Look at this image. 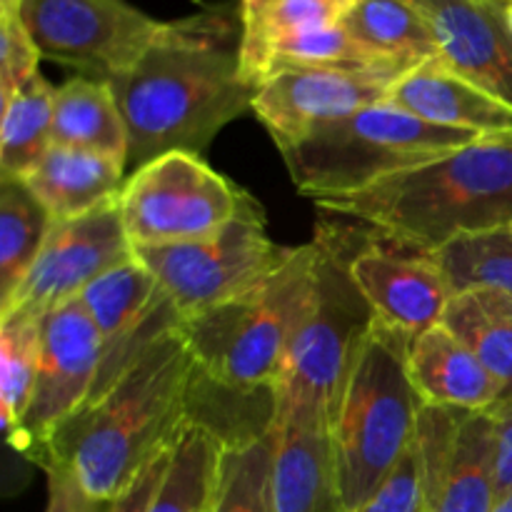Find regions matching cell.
<instances>
[{"label": "cell", "instance_id": "obj_22", "mask_svg": "<svg viewBox=\"0 0 512 512\" xmlns=\"http://www.w3.org/2000/svg\"><path fill=\"white\" fill-rule=\"evenodd\" d=\"M495 505H498L495 428L493 418L485 410V413H470L460 425L428 510L493 512Z\"/></svg>", "mask_w": 512, "mask_h": 512}, {"label": "cell", "instance_id": "obj_31", "mask_svg": "<svg viewBox=\"0 0 512 512\" xmlns=\"http://www.w3.org/2000/svg\"><path fill=\"white\" fill-rule=\"evenodd\" d=\"M443 325L463 340L500 388V403L512 398V320L490 308L478 293L450 300Z\"/></svg>", "mask_w": 512, "mask_h": 512}, {"label": "cell", "instance_id": "obj_33", "mask_svg": "<svg viewBox=\"0 0 512 512\" xmlns=\"http://www.w3.org/2000/svg\"><path fill=\"white\" fill-rule=\"evenodd\" d=\"M43 60L30 38L20 13H0V100L8 103L33 75Z\"/></svg>", "mask_w": 512, "mask_h": 512}, {"label": "cell", "instance_id": "obj_6", "mask_svg": "<svg viewBox=\"0 0 512 512\" xmlns=\"http://www.w3.org/2000/svg\"><path fill=\"white\" fill-rule=\"evenodd\" d=\"M478 138L465 130L440 128L383 100L278 150L298 193L315 203L360 193Z\"/></svg>", "mask_w": 512, "mask_h": 512}, {"label": "cell", "instance_id": "obj_37", "mask_svg": "<svg viewBox=\"0 0 512 512\" xmlns=\"http://www.w3.org/2000/svg\"><path fill=\"white\" fill-rule=\"evenodd\" d=\"M170 453L160 455L155 463H150L143 473L138 475L133 485L120 495L118 500L113 503V510L110 512H148L150 503H153V495L158 490L160 480H163L165 468H168Z\"/></svg>", "mask_w": 512, "mask_h": 512}, {"label": "cell", "instance_id": "obj_5", "mask_svg": "<svg viewBox=\"0 0 512 512\" xmlns=\"http://www.w3.org/2000/svg\"><path fill=\"white\" fill-rule=\"evenodd\" d=\"M413 340L375 320L333 423L340 512L365 503L413 445L423 400L408 375Z\"/></svg>", "mask_w": 512, "mask_h": 512}, {"label": "cell", "instance_id": "obj_8", "mask_svg": "<svg viewBox=\"0 0 512 512\" xmlns=\"http://www.w3.org/2000/svg\"><path fill=\"white\" fill-rule=\"evenodd\" d=\"M120 215L135 248L180 245L218 233L233 220L263 213L245 190L200 155L173 150L128 175Z\"/></svg>", "mask_w": 512, "mask_h": 512}, {"label": "cell", "instance_id": "obj_18", "mask_svg": "<svg viewBox=\"0 0 512 512\" xmlns=\"http://www.w3.org/2000/svg\"><path fill=\"white\" fill-rule=\"evenodd\" d=\"M388 100L440 128L485 135L512 133V108L465 80L440 58L408 70L390 85Z\"/></svg>", "mask_w": 512, "mask_h": 512}, {"label": "cell", "instance_id": "obj_24", "mask_svg": "<svg viewBox=\"0 0 512 512\" xmlns=\"http://www.w3.org/2000/svg\"><path fill=\"white\" fill-rule=\"evenodd\" d=\"M225 440L203 420H190L170 450L168 468L148 512H213Z\"/></svg>", "mask_w": 512, "mask_h": 512}, {"label": "cell", "instance_id": "obj_21", "mask_svg": "<svg viewBox=\"0 0 512 512\" xmlns=\"http://www.w3.org/2000/svg\"><path fill=\"white\" fill-rule=\"evenodd\" d=\"M53 145L113 155L128 163V125L108 80L78 75L55 88Z\"/></svg>", "mask_w": 512, "mask_h": 512}, {"label": "cell", "instance_id": "obj_14", "mask_svg": "<svg viewBox=\"0 0 512 512\" xmlns=\"http://www.w3.org/2000/svg\"><path fill=\"white\" fill-rule=\"evenodd\" d=\"M400 73L280 70L258 85L253 113L278 148L368 105L388 100Z\"/></svg>", "mask_w": 512, "mask_h": 512}, {"label": "cell", "instance_id": "obj_4", "mask_svg": "<svg viewBox=\"0 0 512 512\" xmlns=\"http://www.w3.org/2000/svg\"><path fill=\"white\" fill-rule=\"evenodd\" d=\"M318 240L290 248L260 285L180 325L200 375L233 393H275L285 355L315 288Z\"/></svg>", "mask_w": 512, "mask_h": 512}, {"label": "cell", "instance_id": "obj_39", "mask_svg": "<svg viewBox=\"0 0 512 512\" xmlns=\"http://www.w3.org/2000/svg\"><path fill=\"white\" fill-rule=\"evenodd\" d=\"M23 0H0V13H20Z\"/></svg>", "mask_w": 512, "mask_h": 512}, {"label": "cell", "instance_id": "obj_9", "mask_svg": "<svg viewBox=\"0 0 512 512\" xmlns=\"http://www.w3.org/2000/svg\"><path fill=\"white\" fill-rule=\"evenodd\" d=\"M288 253L270 240L263 213L233 220L193 243L135 248V258L155 275L183 323L253 290Z\"/></svg>", "mask_w": 512, "mask_h": 512}, {"label": "cell", "instance_id": "obj_23", "mask_svg": "<svg viewBox=\"0 0 512 512\" xmlns=\"http://www.w3.org/2000/svg\"><path fill=\"white\" fill-rule=\"evenodd\" d=\"M340 25L380 58L408 70L440 58L433 28L410 0H353Z\"/></svg>", "mask_w": 512, "mask_h": 512}, {"label": "cell", "instance_id": "obj_1", "mask_svg": "<svg viewBox=\"0 0 512 512\" xmlns=\"http://www.w3.org/2000/svg\"><path fill=\"white\" fill-rule=\"evenodd\" d=\"M110 85L128 125V175L173 150L203 155L258 93L240 65V23L223 8L165 23Z\"/></svg>", "mask_w": 512, "mask_h": 512}, {"label": "cell", "instance_id": "obj_17", "mask_svg": "<svg viewBox=\"0 0 512 512\" xmlns=\"http://www.w3.org/2000/svg\"><path fill=\"white\" fill-rule=\"evenodd\" d=\"M275 512H340L333 425L303 415H270Z\"/></svg>", "mask_w": 512, "mask_h": 512}, {"label": "cell", "instance_id": "obj_13", "mask_svg": "<svg viewBox=\"0 0 512 512\" xmlns=\"http://www.w3.org/2000/svg\"><path fill=\"white\" fill-rule=\"evenodd\" d=\"M78 300L100 335V373L90 400L100 398L160 338L183 325L173 300L138 258L95 280Z\"/></svg>", "mask_w": 512, "mask_h": 512}, {"label": "cell", "instance_id": "obj_41", "mask_svg": "<svg viewBox=\"0 0 512 512\" xmlns=\"http://www.w3.org/2000/svg\"><path fill=\"white\" fill-rule=\"evenodd\" d=\"M335 3H338L340 8H343V13H345V10H348V5L353 3V0H335Z\"/></svg>", "mask_w": 512, "mask_h": 512}, {"label": "cell", "instance_id": "obj_32", "mask_svg": "<svg viewBox=\"0 0 512 512\" xmlns=\"http://www.w3.org/2000/svg\"><path fill=\"white\" fill-rule=\"evenodd\" d=\"M433 258L455 295L475 290L512 295V235L508 230L460 238Z\"/></svg>", "mask_w": 512, "mask_h": 512}, {"label": "cell", "instance_id": "obj_45", "mask_svg": "<svg viewBox=\"0 0 512 512\" xmlns=\"http://www.w3.org/2000/svg\"><path fill=\"white\" fill-rule=\"evenodd\" d=\"M425 512H430V510H425Z\"/></svg>", "mask_w": 512, "mask_h": 512}, {"label": "cell", "instance_id": "obj_40", "mask_svg": "<svg viewBox=\"0 0 512 512\" xmlns=\"http://www.w3.org/2000/svg\"><path fill=\"white\" fill-rule=\"evenodd\" d=\"M493 512H512V493L505 495V498L498 500V505H495Z\"/></svg>", "mask_w": 512, "mask_h": 512}, {"label": "cell", "instance_id": "obj_43", "mask_svg": "<svg viewBox=\"0 0 512 512\" xmlns=\"http://www.w3.org/2000/svg\"><path fill=\"white\" fill-rule=\"evenodd\" d=\"M505 230H508V233L512 235V223H510V225H508V228H505Z\"/></svg>", "mask_w": 512, "mask_h": 512}, {"label": "cell", "instance_id": "obj_3", "mask_svg": "<svg viewBox=\"0 0 512 512\" xmlns=\"http://www.w3.org/2000/svg\"><path fill=\"white\" fill-rule=\"evenodd\" d=\"M315 205L423 255L460 238L505 230L512 223V133L485 135L360 193Z\"/></svg>", "mask_w": 512, "mask_h": 512}, {"label": "cell", "instance_id": "obj_27", "mask_svg": "<svg viewBox=\"0 0 512 512\" xmlns=\"http://www.w3.org/2000/svg\"><path fill=\"white\" fill-rule=\"evenodd\" d=\"M280 70H350V73H400L408 68L380 58L353 38L340 23L305 30L278 40L263 60L260 83Z\"/></svg>", "mask_w": 512, "mask_h": 512}, {"label": "cell", "instance_id": "obj_36", "mask_svg": "<svg viewBox=\"0 0 512 512\" xmlns=\"http://www.w3.org/2000/svg\"><path fill=\"white\" fill-rule=\"evenodd\" d=\"M495 428V485L498 500L512 493V398L488 410Z\"/></svg>", "mask_w": 512, "mask_h": 512}, {"label": "cell", "instance_id": "obj_30", "mask_svg": "<svg viewBox=\"0 0 512 512\" xmlns=\"http://www.w3.org/2000/svg\"><path fill=\"white\" fill-rule=\"evenodd\" d=\"M43 353V318L28 313H8L0 318V413L8 443L18 435L23 415L33 395Z\"/></svg>", "mask_w": 512, "mask_h": 512}, {"label": "cell", "instance_id": "obj_11", "mask_svg": "<svg viewBox=\"0 0 512 512\" xmlns=\"http://www.w3.org/2000/svg\"><path fill=\"white\" fill-rule=\"evenodd\" d=\"M135 260V245L125 233L118 200L73 220H55L33 268L15 290L8 313L45 318L50 310L83 295L95 280Z\"/></svg>", "mask_w": 512, "mask_h": 512}, {"label": "cell", "instance_id": "obj_7", "mask_svg": "<svg viewBox=\"0 0 512 512\" xmlns=\"http://www.w3.org/2000/svg\"><path fill=\"white\" fill-rule=\"evenodd\" d=\"M318 273L273 393V415H303L333 425L345 385L375 325V313L350 275L348 253L318 235Z\"/></svg>", "mask_w": 512, "mask_h": 512}, {"label": "cell", "instance_id": "obj_44", "mask_svg": "<svg viewBox=\"0 0 512 512\" xmlns=\"http://www.w3.org/2000/svg\"><path fill=\"white\" fill-rule=\"evenodd\" d=\"M500 3H505V5H510V3H512V0H500Z\"/></svg>", "mask_w": 512, "mask_h": 512}, {"label": "cell", "instance_id": "obj_29", "mask_svg": "<svg viewBox=\"0 0 512 512\" xmlns=\"http://www.w3.org/2000/svg\"><path fill=\"white\" fill-rule=\"evenodd\" d=\"M273 450L270 425L263 433L225 443L213 512H275Z\"/></svg>", "mask_w": 512, "mask_h": 512}, {"label": "cell", "instance_id": "obj_35", "mask_svg": "<svg viewBox=\"0 0 512 512\" xmlns=\"http://www.w3.org/2000/svg\"><path fill=\"white\" fill-rule=\"evenodd\" d=\"M48 475V508L45 512H110L113 503L95 500L80 488L78 480L60 465H43Z\"/></svg>", "mask_w": 512, "mask_h": 512}, {"label": "cell", "instance_id": "obj_25", "mask_svg": "<svg viewBox=\"0 0 512 512\" xmlns=\"http://www.w3.org/2000/svg\"><path fill=\"white\" fill-rule=\"evenodd\" d=\"M340 18L343 8L335 0H240V65L248 83L258 88L265 55L278 40Z\"/></svg>", "mask_w": 512, "mask_h": 512}, {"label": "cell", "instance_id": "obj_2", "mask_svg": "<svg viewBox=\"0 0 512 512\" xmlns=\"http://www.w3.org/2000/svg\"><path fill=\"white\" fill-rule=\"evenodd\" d=\"M205 378L183 333L160 338L118 383L85 403L35 463L60 465L95 500L115 503L160 455L170 453L195 420Z\"/></svg>", "mask_w": 512, "mask_h": 512}, {"label": "cell", "instance_id": "obj_28", "mask_svg": "<svg viewBox=\"0 0 512 512\" xmlns=\"http://www.w3.org/2000/svg\"><path fill=\"white\" fill-rule=\"evenodd\" d=\"M55 88L33 75L8 103L0 123V178L23 180L53 145Z\"/></svg>", "mask_w": 512, "mask_h": 512}, {"label": "cell", "instance_id": "obj_34", "mask_svg": "<svg viewBox=\"0 0 512 512\" xmlns=\"http://www.w3.org/2000/svg\"><path fill=\"white\" fill-rule=\"evenodd\" d=\"M425 485L418 455L410 445L408 453L398 463V468L388 475L383 485L365 500L360 508L350 512H425Z\"/></svg>", "mask_w": 512, "mask_h": 512}, {"label": "cell", "instance_id": "obj_19", "mask_svg": "<svg viewBox=\"0 0 512 512\" xmlns=\"http://www.w3.org/2000/svg\"><path fill=\"white\" fill-rule=\"evenodd\" d=\"M408 375L423 405L485 413L500 403L493 375L443 323L410 343Z\"/></svg>", "mask_w": 512, "mask_h": 512}, {"label": "cell", "instance_id": "obj_38", "mask_svg": "<svg viewBox=\"0 0 512 512\" xmlns=\"http://www.w3.org/2000/svg\"><path fill=\"white\" fill-rule=\"evenodd\" d=\"M485 303L490 305L493 310L503 313L505 318L512 320V295H503V293H495V290H475Z\"/></svg>", "mask_w": 512, "mask_h": 512}, {"label": "cell", "instance_id": "obj_42", "mask_svg": "<svg viewBox=\"0 0 512 512\" xmlns=\"http://www.w3.org/2000/svg\"><path fill=\"white\" fill-rule=\"evenodd\" d=\"M508 23H510V30H512V3L508 5Z\"/></svg>", "mask_w": 512, "mask_h": 512}, {"label": "cell", "instance_id": "obj_16", "mask_svg": "<svg viewBox=\"0 0 512 512\" xmlns=\"http://www.w3.org/2000/svg\"><path fill=\"white\" fill-rule=\"evenodd\" d=\"M433 28L440 60L512 108V30L500 0H410Z\"/></svg>", "mask_w": 512, "mask_h": 512}, {"label": "cell", "instance_id": "obj_15", "mask_svg": "<svg viewBox=\"0 0 512 512\" xmlns=\"http://www.w3.org/2000/svg\"><path fill=\"white\" fill-rule=\"evenodd\" d=\"M348 265L375 318L410 340L443 323L455 298L433 255H405L365 245L348 255Z\"/></svg>", "mask_w": 512, "mask_h": 512}, {"label": "cell", "instance_id": "obj_12", "mask_svg": "<svg viewBox=\"0 0 512 512\" xmlns=\"http://www.w3.org/2000/svg\"><path fill=\"white\" fill-rule=\"evenodd\" d=\"M98 373L100 335L80 300L50 310L43 318V353L33 395L10 445L30 458L48 448L55 433L88 403Z\"/></svg>", "mask_w": 512, "mask_h": 512}, {"label": "cell", "instance_id": "obj_10", "mask_svg": "<svg viewBox=\"0 0 512 512\" xmlns=\"http://www.w3.org/2000/svg\"><path fill=\"white\" fill-rule=\"evenodd\" d=\"M20 18L45 60L108 83L128 73L165 30L125 0H23Z\"/></svg>", "mask_w": 512, "mask_h": 512}, {"label": "cell", "instance_id": "obj_20", "mask_svg": "<svg viewBox=\"0 0 512 512\" xmlns=\"http://www.w3.org/2000/svg\"><path fill=\"white\" fill-rule=\"evenodd\" d=\"M128 163L113 155L50 145L23 178L53 220H73L120 198Z\"/></svg>", "mask_w": 512, "mask_h": 512}, {"label": "cell", "instance_id": "obj_26", "mask_svg": "<svg viewBox=\"0 0 512 512\" xmlns=\"http://www.w3.org/2000/svg\"><path fill=\"white\" fill-rule=\"evenodd\" d=\"M53 223L23 180L0 178V313L33 268Z\"/></svg>", "mask_w": 512, "mask_h": 512}]
</instances>
